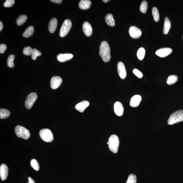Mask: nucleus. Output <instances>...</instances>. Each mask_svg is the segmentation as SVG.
<instances>
[{"label":"nucleus","mask_w":183,"mask_h":183,"mask_svg":"<svg viewBox=\"0 0 183 183\" xmlns=\"http://www.w3.org/2000/svg\"><path fill=\"white\" fill-rule=\"evenodd\" d=\"M172 50L170 48H163L158 50L156 51V54L161 57H165L171 54Z\"/></svg>","instance_id":"11"},{"label":"nucleus","mask_w":183,"mask_h":183,"mask_svg":"<svg viewBox=\"0 0 183 183\" xmlns=\"http://www.w3.org/2000/svg\"><path fill=\"white\" fill-rule=\"evenodd\" d=\"M171 22L170 19L167 17L165 18L163 28V33L164 34H168L171 28Z\"/></svg>","instance_id":"20"},{"label":"nucleus","mask_w":183,"mask_h":183,"mask_svg":"<svg viewBox=\"0 0 183 183\" xmlns=\"http://www.w3.org/2000/svg\"><path fill=\"white\" fill-rule=\"evenodd\" d=\"M91 5V1L89 0H81L79 2V7L82 10H87L90 8Z\"/></svg>","instance_id":"19"},{"label":"nucleus","mask_w":183,"mask_h":183,"mask_svg":"<svg viewBox=\"0 0 183 183\" xmlns=\"http://www.w3.org/2000/svg\"></svg>","instance_id":"41"},{"label":"nucleus","mask_w":183,"mask_h":183,"mask_svg":"<svg viewBox=\"0 0 183 183\" xmlns=\"http://www.w3.org/2000/svg\"><path fill=\"white\" fill-rule=\"evenodd\" d=\"M72 24L69 19H66L63 22L59 32V36L62 37L65 36L68 34L72 27Z\"/></svg>","instance_id":"6"},{"label":"nucleus","mask_w":183,"mask_h":183,"mask_svg":"<svg viewBox=\"0 0 183 183\" xmlns=\"http://www.w3.org/2000/svg\"><path fill=\"white\" fill-rule=\"evenodd\" d=\"M105 21L108 25L111 26H114L115 25V21L111 14H108L106 15Z\"/></svg>","instance_id":"21"},{"label":"nucleus","mask_w":183,"mask_h":183,"mask_svg":"<svg viewBox=\"0 0 183 183\" xmlns=\"http://www.w3.org/2000/svg\"><path fill=\"white\" fill-rule=\"evenodd\" d=\"M142 100L141 96L138 95L133 96L130 101V105L132 107H136L139 106Z\"/></svg>","instance_id":"14"},{"label":"nucleus","mask_w":183,"mask_h":183,"mask_svg":"<svg viewBox=\"0 0 183 183\" xmlns=\"http://www.w3.org/2000/svg\"><path fill=\"white\" fill-rule=\"evenodd\" d=\"M33 49L29 46L24 48L23 50V53L25 55L27 56H30L32 54Z\"/></svg>","instance_id":"33"},{"label":"nucleus","mask_w":183,"mask_h":183,"mask_svg":"<svg viewBox=\"0 0 183 183\" xmlns=\"http://www.w3.org/2000/svg\"><path fill=\"white\" fill-rule=\"evenodd\" d=\"M15 1L14 0H7L3 4L5 7H10L15 4Z\"/></svg>","instance_id":"34"},{"label":"nucleus","mask_w":183,"mask_h":183,"mask_svg":"<svg viewBox=\"0 0 183 183\" xmlns=\"http://www.w3.org/2000/svg\"><path fill=\"white\" fill-rule=\"evenodd\" d=\"M41 54V52L40 51L36 49H34L32 53V58L33 60H35L37 57L40 56Z\"/></svg>","instance_id":"31"},{"label":"nucleus","mask_w":183,"mask_h":183,"mask_svg":"<svg viewBox=\"0 0 183 183\" xmlns=\"http://www.w3.org/2000/svg\"><path fill=\"white\" fill-rule=\"evenodd\" d=\"M7 46L6 44H1L0 45V53L3 54L5 52L6 50Z\"/></svg>","instance_id":"36"},{"label":"nucleus","mask_w":183,"mask_h":183,"mask_svg":"<svg viewBox=\"0 0 183 183\" xmlns=\"http://www.w3.org/2000/svg\"><path fill=\"white\" fill-rule=\"evenodd\" d=\"M110 150L113 153L116 154L118 152L120 141L119 138L116 135H112L110 137L108 142Z\"/></svg>","instance_id":"2"},{"label":"nucleus","mask_w":183,"mask_h":183,"mask_svg":"<svg viewBox=\"0 0 183 183\" xmlns=\"http://www.w3.org/2000/svg\"><path fill=\"white\" fill-rule=\"evenodd\" d=\"M62 83L61 77L58 76H55L52 78L50 84L51 87L53 89H56L60 86Z\"/></svg>","instance_id":"10"},{"label":"nucleus","mask_w":183,"mask_h":183,"mask_svg":"<svg viewBox=\"0 0 183 183\" xmlns=\"http://www.w3.org/2000/svg\"><path fill=\"white\" fill-rule=\"evenodd\" d=\"M31 165L32 167L36 171H38L40 170V165L38 161L35 159H32L31 161Z\"/></svg>","instance_id":"30"},{"label":"nucleus","mask_w":183,"mask_h":183,"mask_svg":"<svg viewBox=\"0 0 183 183\" xmlns=\"http://www.w3.org/2000/svg\"><path fill=\"white\" fill-rule=\"evenodd\" d=\"M152 14L154 21L155 22H159L160 18L159 14L158 9L156 7H154L153 8Z\"/></svg>","instance_id":"25"},{"label":"nucleus","mask_w":183,"mask_h":183,"mask_svg":"<svg viewBox=\"0 0 183 183\" xmlns=\"http://www.w3.org/2000/svg\"><path fill=\"white\" fill-rule=\"evenodd\" d=\"M34 28L32 26H30L28 27L23 34V36L26 38H28L31 36L33 34Z\"/></svg>","instance_id":"22"},{"label":"nucleus","mask_w":183,"mask_h":183,"mask_svg":"<svg viewBox=\"0 0 183 183\" xmlns=\"http://www.w3.org/2000/svg\"><path fill=\"white\" fill-rule=\"evenodd\" d=\"M183 121V110H178L170 115L168 121V125H172Z\"/></svg>","instance_id":"3"},{"label":"nucleus","mask_w":183,"mask_h":183,"mask_svg":"<svg viewBox=\"0 0 183 183\" xmlns=\"http://www.w3.org/2000/svg\"><path fill=\"white\" fill-rule=\"evenodd\" d=\"M28 183H36L34 180L31 177H28Z\"/></svg>","instance_id":"37"},{"label":"nucleus","mask_w":183,"mask_h":183,"mask_svg":"<svg viewBox=\"0 0 183 183\" xmlns=\"http://www.w3.org/2000/svg\"><path fill=\"white\" fill-rule=\"evenodd\" d=\"M3 27V25L2 22H0V31H1L2 30Z\"/></svg>","instance_id":"39"},{"label":"nucleus","mask_w":183,"mask_h":183,"mask_svg":"<svg viewBox=\"0 0 183 183\" xmlns=\"http://www.w3.org/2000/svg\"><path fill=\"white\" fill-rule=\"evenodd\" d=\"M99 53L103 61L105 63L110 61L111 58L110 49L107 42L103 41L101 44Z\"/></svg>","instance_id":"1"},{"label":"nucleus","mask_w":183,"mask_h":183,"mask_svg":"<svg viewBox=\"0 0 183 183\" xmlns=\"http://www.w3.org/2000/svg\"><path fill=\"white\" fill-rule=\"evenodd\" d=\"M15 133L18 137L27 140L30 137V134L29 131L22 126L18 125L16 126Z\"/></svg>","instance_id":"4"},{"label":"nucleus","mask_w":183,"mask_h":183,"mask_svg":"<svg viewBox=\"0 0 183 183\" xmlns=\"http://www.w3.org/2000/svg\"><path fill=\"white\" fill-rule=\"evenodd\" d=\"M145 54V50L143 48H140L137 52V57L140 60L143 59Z\"/></svg>","instance_id":"28"},{"label":"nucleus","mask_w":183,"mask_h":183,"mask_svg":"<svg viewBox=\"0 0 183 183\" xmlns=\"http://www.w3.org/2000/svg\"><path fill=\"white\" fill-rule=\"evenodd\" d=\"M83 33L86 36L89 37L91 36L93 30L91 25L89 23L87 22L83 23Z\"/></svg>","instance_id":"15"},{"label":"nucleus","mask_w":183,"mask_h":183,"mask_svg":"<svg viewBox=\"0 0 183 183\" xmlns=\"http://www.w3.org/2000/svg\"><path fill=\"white\" fill-rule=\"evenodd\" d=\"M109 1V0H103L102 1H104V2L105 3H107V2Z\"/></svg>","instance_id":"40"},{"label":"nucleus","mask_w":183,"mask_h":183,"mask_svg":"<svg viewBox=\"0 0 183 183\" xmlns=\"http://www.w3.org/2000/svg\"><path fill=\"white\" fill-rule=\"evenodd\" d=\"M89 105L90 103L88 101H83L76 105L75 109L80 112L83 113Z\"/></svg>","instance_id":"16"},{"label":"nucleus","mask_w":183,"mask_h":183,"mask_svg":"<svg viewBox=\"0 0 183 183\" xmlns=\"http://www.w3.org/2000/svg\"><path fill=\"white\" fill-rule=\"evenodd\" d=\"M133 72L135 75L139 79H141L143 77V73L137 69H134L133 71Z\"/></svg>","instance_id":"35"},{"label":"nucleus","mask_w":183,"mask_h":183,"mask_svg":"<svg viewBox=\"0 0 183 183\" xmlns=\"http://www.w3.org/2000/svg\"><path fill=\"white\" fill-rule=\"evenodd\" d=\"M50 1L52 2L57 3H61L62 1H63L62 0H51Z\"/></svg>","instance_id":"38"},{"label":"nucleus","mask_w":183,"mask_h":183,"mask_svg":"<svg viewBox=\"0 0 183 183\" xmlns=\"http://www.w3.org/2000/svg\"><path fill=\"white\" fill-rule=\"evenodd\" d=\"M40 135L41 138L46 142H51L54 139L53 134L49 129H42L40 131Z\"/></svg>","instance_id":"5"},{"label":"nucleus","mask_w":183,"mask_h":183,"mask_svg":"<svg viewBox=\"0 0 183 183\" xmlns=\"http://www.w3.org/2000/svg\"><path fill=\"white\" fill-rule=\"evenodd\" d=\"M129 33L131 37L134 39L139 38L142 34L141 30L134 26H131L129 28Z\"/></svg>","instance_id":"8"},{"label":"nucleus","mask_w":183,"mask_h":183,"mask_svg":"<svg viewBox=\"0 0 183 183\" xmlns=\"http://www.w3.org/2000/svg\"><path fill=\"white\" fill-rule=\"evenodd\" d=\"M114 110L115 113L117 116H122L124 112L123 105L120 102H115L114 105Z\"/></svg>","instance_id":"12"},{"label":"nucleus","mask_w":183,"mask_h":183,"mask_svg":"<svg viewBox=\"0 0 183 183\" xmlns=\"http://www.w3.org/2000/svg\"><path fill=\"white\" fill-rule=\"evenodd\" d=\"M37 98V95L36 93H31L29 94L25 102V106L26 109H31Z\"/></svg>","instance_id":"7"},{"label":"nucleus","mask_w":183,"mask_h":183,"mask_svg":"<svg viewBox=\"0 0 183 183\" xmlns=\"http://www.w3.org/2000/svg\"><path fill=\"white\" fill-rule=\"evenodd\" d=\"M178 78L175 75H171L168 76L167 80V84L168 85H172L177 82Z\"/></svg>","instance_id":"24"},{"label":"nucleus","mask_w":183,"mask_h":183,"mask_svg":"<svg viewBox=\"0 0 183 183\" xmlns=\"http://www.w3.org/2000/svg\"><path fill=\"white\" fill-rule=\"evenodd\" d=\"M148 5L146 1H143L141 3L140 7V12L143 13H146L147 11Z\"/></svg>","instance_id":"29"},{"label":"nucleus","mask_w":183,"mask_h":183,"mask_svg":"<svg viewBox=\"0 0 183 183\" xmlns=\"http://www.w3.org/2000/svg\"><path fill=\"white\" fill-rule=\"evenodd\" d=\"M73 57V55L70 53L59 54L57 56V59L61 63H63L71 59Z\"/></svg>","instance_id":"17"},{"label":"nucleus","mask_w":183,"mask_h":183,"mask_svg":"<svg viewBox=\"0 0 183 183\" xmlns=\"http://www.w3.org/2000/svg\"><path fill=\"white\" fill-rule=\"evenodd\" d=\"M8 169L6 164H3L0 168V177L2 180L4 181L8 177Z\"/></svg>","instance_id":"13"},{"label":"nucleus","mask_w":183,"mask_h":183,"mask_svg":"<svg viewBox=\"0 0 183 183\" xmlns=\"http://www.w3.org/2000/svg\"><path fill=\"white\" fill-rule=\"evenodd\" d=\"M10 113L8 110L1 108L0 109V118L4 119L9 116Z\"/></svg>","instance_id":"23"},{"label":"nucleus","mask_w":183,"mask_h":183,"mask_svg":"<svg viewBox=\"0 0 183 183\" xmlns=\"http://www.w3.org/2000/svg\"><path fill=\"white\" fill-rule=\"evenodd\" d=\"M27 17L26 15H21L17 18V24L18 26H20L25 22Z\"/></svg>","instance_id":"26"},{"label":"nucleus","mask_w":183,"mask_h":183,"mask_svg":"<svg viewBox=\"0 0 183 183\" xmlns=\"http://www.w3.org/2000/svg\"><path fill=\"white\" fill-rule=\"evenodd\" d=\"M15 58V56L14 55H10L8 56L7 60V64L8 67L12 68L14 67L15 64L13 63L14 59Z\"/></svg>","instance_id":"27"},{"label":"nucleus","mask_w":183,"mask_h":183,"mask_svg":"<svg viewBox=\"0 0 183 183\" xmlns=\"http://www.w3.org/2000/svg\"><path fill=\"white\" fill-rule=\"evenodd\" d=\"M57 20L55 18H53L50 21L48 29L51 33H53L55 31L57 26Z\"/></svg>","instance_id":"18"},{"label":"nucleus","mask_w":183,"mask_h":183,"mask_svg":"<svg viewBox=\"0 0 183 183\" xmlns=\"http://www.w3.org/2000/svg\"><path fill=\"white\" fill-rule=\"evenodd\" d=\"M136 176L134 174H131L129 175L127 182L126 183H136Z\"/></svg>","instance_id":"32"},{"label":"nucleus","mask_w":183,"mask_h":183,"mask_svg":"<svg viewBox=\"0 0 183 183\" xmlns=\"http://www.w3.org/2000/svg\"><path fill=\"white\" fill-rule=\"evenodd\" d=\"M117 71L119 76L122 79H125L127 76V72L125 65L122 62H119L117 64Z\"/></svg>","instance_id":"9"}]
</instances>
